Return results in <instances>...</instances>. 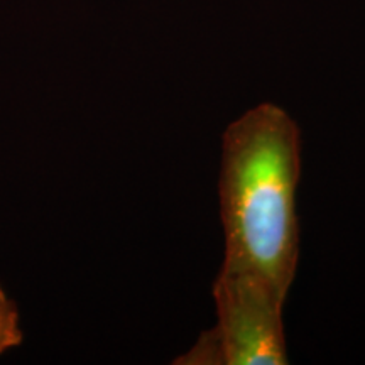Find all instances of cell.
<instances>
[{"label": "cell", "instance_id": "1", "mask_svg": "<svg viewBox=\"0 0 365 365\" xmlns=\"http://www.w3.org/2000/svg\"><path fill=\"white\" fill-rule=\"evenodd\" d=\"M299 129L281 107L261 103L227 127L218 180L222 267L262 276L286 296L299 257Z\"/></svg>", "mask_w": 365, "mask_h": 365}, {"label": "cell", "instance_id": "2", "mask_svg": "<svg viewBox=\"0 0 365 365\" xmlns=\"http://www.w3.org/2000/svg\"><path fill=\"white\" fill-rule=\"evenodd\" d=\"M217 325L203 331L180 365H286V294L262 276L222 267L213 284Z\"/></svg>", "mask_w": 365, "mask_h": 365}, {"label": "cell", "instance_id": "3", "mask_svg": "<svg viewBox=\"0 0 365 365\" xmlns=\"http://www.w3.org/2000/svg\"><path fill=\"white\" fill-rule=\"evenodd\" d=\"M21 341L22 333L19 328L17 308L0 286V355L12 346L21 345Z\"/></svg>", "mask_w": 365, "mask_h": 365}]
</instances>
